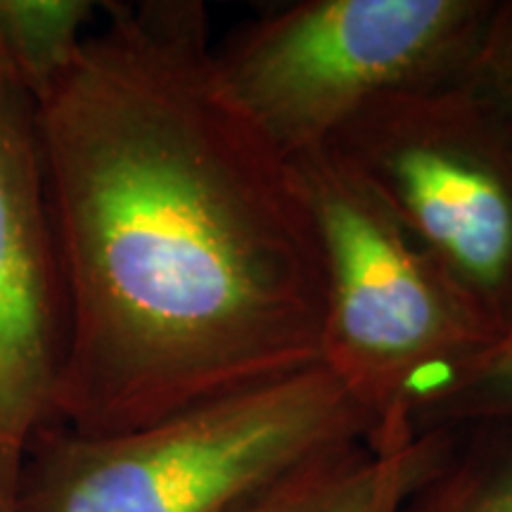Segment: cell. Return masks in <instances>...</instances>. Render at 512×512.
<instances>
[{
	"label": "cell",
	"mask_w": 512,
	"mask_h": 512,
	"mask_svg": "<svg viewBox=\"0 0 512 512\" xmlns=\"http://www.w3.org/2000/svg\"><path fill=\"white\" fill-rule=\"evenodd\" d=\"M467 79L512 128V0H496Z\"/></svg>",
	"instance_id": "cell-11"
},
{
	"label": "cell",
	"mask_w": 512,
	"mask_h": 512,
	"mask_svg": "<svg viewBox=\"0 0 512 512\" xmlns=\"http://www.w3.org/2000/svg\"><path fill=\"white\" fill-rule=\"evenodd\" d=\"M64 337L36 98L0 36V512H17L29 441L50 427Z\"/></svg>",
	"instance_id": "cell-6"
},
{
	"label": "cell",
	"mask_w": 512,
	"mask_h": 512,
	"mask_svg": "<svg viewBox=\"0 0 512 512\" xmlns=\"http://www.w3.org/2000/svg\"><path fill=\"white\" fill-rule=\"evenodd\" d=\"M444 432H427L396 451L368 441L339 444L240 498L223 512H389L432 472Z\"/></svg>",
	"instance_id": "cell-7"
},
{
	"label": "cell",
	"mask_w": 512,
	"mask_h": 512,
	"mask_svg": "<svg viewBox=\"0 0 512 512\" xmlns=\"http://www.w3.org/2000/svg\"><path fill=\"white\" fill-rule=\"evenodd\" d=\"M375 439L373 415L318 363L110 437L41 427L17 512H223L325 448Z\"/></svg>",
	"instance_id": "cell-2"
},
{
	"label": "cell",
	"mask_w": 512,
	"mask_h": 512,
	"mask_svg": "<svg viewBox=\"0 0 512 512\" xmlns=\"http://www.w3.org/2000/svg\"><path fill=\"white\" fill-rule=\"evenodd\" d=\"M496 0H294L211 48L228 98L285 157L323 150L370 102L470 76Z\"/></svg>",
	"instance_id": "cell-4"
},
{
	"label": "cell",
	"mask_w": 512,
	"mask_h": 512,
	"mask_svg": "<svg viewBox=\"0 0 512 512\" xmlns=\"http://www.w3.org/2000/svg\"><path fill=\"white\" fill-rule=\"evenodd\" d=\"M36 95L67 337L50 427L110 437L323 358L290 157L228 98L200 0L105 3Z\"/></svg>",
	"instance_id": "cell-1"
},
{
	"label": "cell",
	"mask_w": 512,
	"mask_h": 512,
	"mask_svg": "<svg viewBox=\"0 0 512 512\" xmlns=\"http://www.w3.org/2000/svg\"><path fill=\"white\" fill-rule=\"evenodd\" d=\"M325 147L375 190L496 342L512 332V128L470 79L370 102Z\"/></svg>",
	"instance_id": "cell-5"
},
{
	"label": "cell",
	"mask_w": 512,
	"mask_h": 512,
	"mask_svg": "<svg viewBox=\"0 0 512 512\" xmlns=\"http://www.w3.org/2000/svg\"><path fill=\"white\" fill-rule=\"evenodd\" d=\"M323 254V363L396 451L496 342L375 190L335 152L292 159Z\"/></svg>",
	"instance_id": "cell-3"
},
{
	"label": "cell",
	"mask_w": 512,
	"mask_h": 512,
	"mask_svg": "<svg viewBox=\"0 0 512 512\" xmlns=\"http://www.w3.org/2000/svg\"><path fill=\"white\" fill-rule=\"evenodd\" d=\"M489 420H512V332L486 349L463 382L434 408L420 434Z\"/></svg>",
	"instance_id": "cell-10"
},
{
	"label": "cell",
	"mask_w": 512,
	"mask_h": 512,
	"mask_svg": "<svg viewBox=\"0 0 512 512\" xmlns=\"http://www.w3.org/2000/svg\"><path fill=\"white\" fill-rule=\"evenodd\" d=\"M93 17L88 0H0V36L34 98L72 62Z\"/></svg>",
	"instance_id": "cell-9"
},
{
	"label": "cell",
	"mask_w": 512,
	"mask_h": 512,
	"mask_svg": "<svg viewBox=\"0 0 512 512\" xmlns=\"http://www.w3.org/2000/svg\"><path fill=\"white\" fill-rule=\"evenodd\" d=\"M401 505V503H399ZM399 505H396V508H399ZM396 508H392V510H389V512H396Z\"/></svg>",
	"instance_id": "cell-12"
},
{
	"label": "cell",
	"mask_w": 512,
	"mask_h": 512,
	"mask_svg": "<svg viewBox=\"0 0 512 512\" xmlns=\"http://www.w3.org/2000/svg\"><path fill=\"white\" fill-rule=\"evenodd\" d=\"M444 451L396 512H512V420L444 430Z\"/></svg>",
	"instance_id": "cell-8"
}]
</instances>
